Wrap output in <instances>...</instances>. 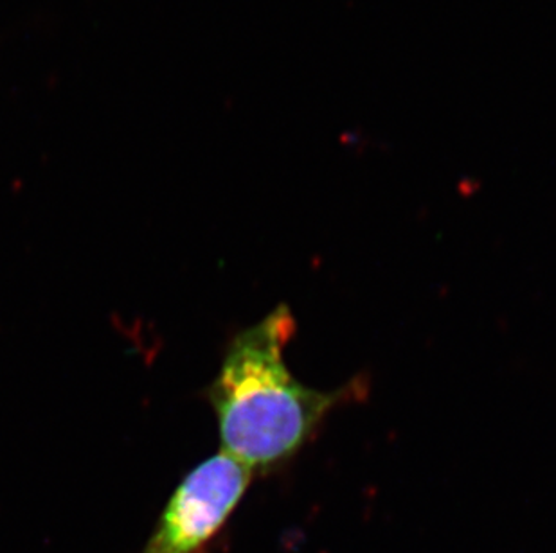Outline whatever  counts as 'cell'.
<instances>
[{
	"instance_id": "7a4b0ae2",
	"label": "cell",
	"mask_w": 556,
	"mask_h": 553,
	"mask_svg": "<svg viewBox=\"0 0 556 553\" xmlns=\"http://www.w3.org/2000/svg\"><path fill=\"white\" fill-rule=\"evenodd\" d=\"M252 475L224 451L197 465L177 487L141 553L199 552L237 509Z\"/></svg>"
},
{
	"instance_id": "6da1fadb",
	"label": "cell",
	"mask_w": 556,
	"mask_h": 553,
	"mask_svg": "<svg viewBox=\"0 0 556 553\" xmlns=\"http://www.w3.org/2000/svg\"><path fill=\"white\" fill-rule=\"evenodd\" d=\"M294 334L290 309H274L232 339L211 385L222 451L252 473L294 459L346 396L342 388L315 390L294 377L285 361Z\"/></svg>"
}]
</instances>
